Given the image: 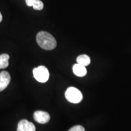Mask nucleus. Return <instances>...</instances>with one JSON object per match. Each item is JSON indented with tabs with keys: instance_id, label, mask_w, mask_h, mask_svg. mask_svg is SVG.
Returning <instances> with one entry per match:
<instances>
[{
	"instance_id": "nucleus-5",
	"label": "nucleus",
	"mask_w": 131,
	"mask_h": 131,
	"mask_svg": "<svg viewBox=\"0 0 131 131\" xmlns=\"http://www.w3.org/2000/svg\"><path fill=\"white\" fill-rule=\"evenodd\" d=\"M36 127L32 123L27 119H22L18 124L17 131H35Z\"/></svg>"
},
{
	"instance_id": "nucleus-4",
	"label": "nucleus",
	"mask_w": 131,
	"mask_h": 131,
	"mask_svg": "<svg viewBox=\"0 0 131 131\" xmlns=\"http://www.w3.org/2000/svg\"><path fill=\"white\" fill-rule=\"evenodd\" d=\"M34 118L35 122L40 124H46L50 120V115L46 112L37 111L34 112Z\"/></svg>"
},
{
	"instance_id": "nucleus-9",
	"label": "nucleus",
	"mask_w": 131,
	"mask_h": 131,
	"mask_svg": "<svg viewBox=\"0 0 131 131\" xmlns=\"http://www.w3.org/2000/svg\"><path fill=\"white\" fill-rule=\"evenodd\" d=\"M77 63L81 64L84 66H87L91 63V59L87 55H81L77 58Z\"/></svg>"
},
{
	"instance_id": "nucleus-11",
	"label": "nucleus",
	"mask_w": 131,
	"mask_h": 131,
	"mask_svg": "<svg viewBox=\"0 0 131 131\" xmlns=\"http://www.w3.org/2000/svg\"><path fill=\"white\" fill-rule=\"evenodd\" d=\"M69 131H85V129L82 126L77 125L72 127H71Z\"/></svg>"
},
{
	"instance_id": "nucleus-7",
	"label": "nucleus",
	"mask_w": 131,
	"mask_h": 131,
	"mask_svg": "<svg viewBox=\"0 0 131 131\" xmlns=\"http://www.w3.org/2000/svg\"><path fill=\"white\" fill-rule=\"evenodd\" d=\"M73 72L75 75L80 77H84L86 75L87 70L86 69V66L80 64H75L73 66Z\"/></svg>"
},
{
	"instance_id": "nucleus-10",
	"label": "nucleus",
	"mask_w": 131,
	"mask_h": 131,
	"mask_svg": "<svg viewBox=\"0 0 131 131\" xmlns=\"http://www.w3.org/2000/svg\"><path fill=\"white\" fill-rule=\"evenodd\" d=\"M9 58L8 54L3 53L0 55V69L6 68L9 66Z\"/></svg>"
},
{
	"instance_id": "nucleus-6",
	"label": "nucleus",
	"mask_w": 131,
	"mask_h": 131,
	"mask_svg": "<svg viewBox=\"0 0 131 131\" xmlns=\"http://www.w3.org/2000/svg\"><path fill=\"white\" fill-rule=\"evenodd\" d=\"M10 81V76L7 71H2L0 73V92L4 91Z\"/></svg>"
},
{
	"instance_id": "nucleus-8",
	"label": "nucleus",
	"mask_w": 131,
	"mask_h": 131,
	"mask_svg": "<svg viewBox=\"0 0 131 131\" xmlns=\"http://www.w3.org/2000/svg\"><path fill=\"white\" fill-rule=\"evenodd\" d=\"M26 4L29 7H33L35 10H41L43 9L44 4L40 0H26Z\"/></svg>"
},
{
	"instance_id": "nucleus-2",
	"label": "nucleus",
	"mask_w": 131,
	"mask_h": 131,
	"mask_svg": "<svg viewBox=\"0 0 131 131\" xmlns=\"http://www.w3.org/2000/svg\"><path fill=\"white\" fill-rule=\"evenodd\" d=\"M65 96L67 100L72 103H79L83 100V94L77 88L70 87L65 92Z\"/></svg>"
},
{
	"instance_id": "nucleus-1",
	"label": "nucleus",
	"mask_w": 131,
	"mask_h": 131,
	"mask_svg": "<svg viewBox=\"0 0 131 131\" xmlns=\"http://www.w3.org/2000/svg\"><path fill=\"white\" fill-rule=\"evenodd\" d=\"M38 45L47 50H53L57 46V41L53 36L45 31H41L37 35Z\"/></svg>"
},
{
	"instance_id": "nucleus-12",
	"label": "nucleus",
	"mask_w": 131,
	"mask_h": 131,
	"mask_svg": "<svg viewBox=\"0 0 131 131\" xmlns=\"http://www.w3.org/2000/svg\"><path fill=\"white\" fill-rule=\"evenodd\" d=\"M2 19H3V16H2V15L1 14V12H0V22L2 21Z\"/></svg>"
},
{
	"instance_id": "nucleus-3",
	"label": "nucleus",
	"mask_w": 131,
	"mask_h": 131,
	"mask_svg": "<svg viewBox=\"0 0 131 131\" xmlns=\"http://www.w3.org/2000/svg\"><path fill=\"white\" fill-rule=\"evenodd\" d=\"M33 74L36 80L40 83H46L49 78V72L47 69L44 66H40L34 68Z\"/></svg>"
}]
</instances>
